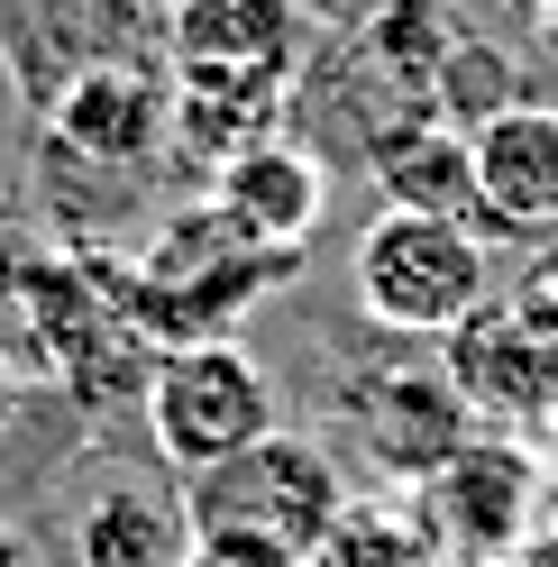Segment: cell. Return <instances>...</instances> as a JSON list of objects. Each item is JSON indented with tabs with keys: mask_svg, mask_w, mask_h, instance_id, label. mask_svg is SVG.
<instances>
[{
	"mask_svg": "<svg viewBox=\"0 0 558 567\" xmlns=\"http://www.w3.org/2000/svg\"><path fill=\"white\" fill-rule=\"evenodd\" d=\"M184 513H193V540H211V549H257V558H293L302 567L339 530L348 485H339V467H330L321 440L266 431L257 449L202 467L193 494H184Z\"/></svg>",
	"mask_w": 558,
	"mask_h": 567,
	"instance_id": "cell-1",
	"label": "cell"
},
{
	"mask_svg": "<svg viewBox=\"0 0 558 567\" xmlns=\"http://www.w3.org/2000/svg\"><path fill=\"white\" fill-rule=\"evenodd\" d=\"M348 284H358V311L375 330L458 339L495 302V247H485V229L440 220V210H375L358 257H348Z\"/></svg>",
	"mask_w": 558,
	"mask_h": 567,
	"instance_id": "cell-2",
	"label": "cell"
},
{
	"mask_svg": "<svg viewBox=\"0 0 558 567\" xmlns=\"http://www.w3.org/2000/svg\"><path fill=\"white\" fill-rule=\"evenodd\" d=\"M19 321L38 367L83 403H137L156 375V339L128 311V275L101 257H38L19 266Z\"/></svg>",
	"mask_w": 558,
	"mask_h": 567,
	"instance_id": "cell-3",
	"label": "cell"
},
{
	"mask_svg": "<svg viewBox=\"0 0 558 567\" xmlns=\"http://www.w3.org/2000/svg\"><path fill=\"white\" fill-rule=\"evenodd\" d=\"M137 412H147V440L165 467H220V457L238 449H257L266 431H285L275 421V384L266 367L248 358L238 339H193V348H165L156 375H147V394H137Z\"/></svg>",
	"mask_w": 558,
	"mask_h": 567,
	"instance_id": "cell-4",
	"label": "cell"
},
{
	"mask_svg": "<svg viewBox=\"0 0 558 567\" xmlns=\"http://www.w3.org/2000/svg\"><path fill=\"white\" fill-rule=\"evenodd\" d=\"M46 137H55V156H74V165H101V174H147V165L174 147V101H165V74H147L137 55L92 64V74H74V83L46 101Z\"/></svg>",
	"mask_w": 558,
	"mask_h": 567,
	"instance_id": "cell-5",
	"label": "cell"
},
{
	"mask_svg": "<svg viewBox=\"0 0 558 567\" xmlns=\"http://www.w3.org/2000/svg\"><path fill=\"white\" fill-rule=\"evenodd\" d=\"M422 522L431 540H448L458 558H513L540 522V467L513 440H467L448 467L422 485Z\"/></svg>",
	"mask_w": 558,
	"mask_h": 567,
	"instance_id": "cell-6",
	"label": "cell"
},
{
	"mask_svg": "<svg viewBox=\"0 0 558 567\" xmlns=\"http://www.w3.org/2000/svg\"><path fill=\"white\" fill-rule=\"evenodd\" d=\"M211 210L248 238V247H275V257H302V238L330 220V165L293 147L285 128L238 147L220 174H211Z\"/></svg>",
	"mask_w": 558,
	"mask_h": 567,
	"instance_id": "cell-7",
	"label": "cell"
},
{
	"mask_svg": "<svg viewBox=\"0 0 558 567\" xmlns=\"http://www.w3.org/2000/svg\"><path fill=\"white\" fill-rule=\"evenodd\" d=\"M467 147H476L485 238H540V229H558V111L549 101H513V111L476 120Z\"/></svg>",
	"mask_w": 558,
	"mask_h": 567,
	"instance_id": "cell-8",
	"label": "cell"
},
{
	"mask_svg": "<svg viewBox=\"0 0 558 567\" xmlns=\"http://www.w3.org/2000/svg\"><path fill=\"white\" fill-rule=\"evenodd\" d=\"M137 19H147L137 0H0V55H10L19 92L46 111L74 74L120 64V28Z\"/></svg>",
	"mask_w": 558,
	"mask_h": 567,
	"instance_id": "cell-9",
	"label": "cell"
},
{
	"mask_svg": "<svg viewBox=\"0 0 558 567\" xmlns=\"http://www.w3.org/2000/svg\"><path fill=\"white\" fill-rule=\"evenodd\" d=\"M165 64H238V74H302L311 19L302 0H174L156 19Z\"/></svg>",
	"mask_w": 558,
	"mask_h": 567,
	"instance_id": "cell-10",
	"label": "cell"
},
{
	"mask_svg": "<svg viewBox=\"0 0 558 567\" xmlns=\"http://www.w3.org/2000/svg\"><path fill=\"white\" fill-rule=\"evenodd\" d=\"M285 74H238V64H165V101H174V147L193 165H229L238 147L275 137L285 120Z\"/></svg>",
	"mask_w": 558,
	"mask_h": 567,
	"instance_id": "cell-11",
	"label": "cell"
},
{
	"mask_svg": "<svg viewBox=\"0 0 558 567\" xmlns=\"http://www.w3.org/2000/svg\"><path fill=\"white\" fill-rule=\"evenodd\" d=\"M358 421H366V449H375L385 476L431 485L448 457L467 449L476 403L458 394V375H394V384H375V394L358 403Z\"/></svg>",
	"mask_w": 558,
	"mask_h": 567,
	"instance_id": "cell-12",
	"label": "cell"
},
{
	"mask_svg": "<svg viewBox=\"0 0 558 567\" xmlns=\"http://www.w3.org/2000/svg\"><path fill=\"white\" fill-rule=\"evenodd\" d=\"M366 165H375V184H385V210H440V220L485 229L476 147H467L458 120H394V128H375Z\"/></svg>",
	"mask_w": 558,
	"mask_h": 567,
	"instance_id": "cell-13",
	"label": "cell"
},
{
	"mask_svg": "<svg viewBox=\"0 0 558 567\" xmlns=\"http://www.w3.org/2000/svg\"><path fill=\"white\" fill-rule=\"evenodd\" d=\"M74 558L83 567H184L193 558V513L165 504L156 485H92L74 513Z\"/></svg>",
	"mask_w": 558,
	"mask_h": 567,
	"instance_id": "cell-14",
	"label": "cell"
},
{
	"mask_svg": "<svg viewBox=\"0 0 558 567\" xmlns=\"http://www.w3.org/2000/svg\"><path fill=\"white\" fill-rule=\"evenodd\" d=\"M302 567H440V540H431L422 513H403L394 494H385V504H348L339 530Z\"/></svg>",
	"mask_w": 558,
	"mask_h": 567,
	"instance_id": "cell-15",
	"label": "cell"
},
{
	"mask_svg": "<svg viewBox=\"0 0 558 567\" xmlns=\"http://www.w3.org/2000/svg\"><path fill=\"white\" fill-rule=\"evenodd\" d=\"M366 47L385 55V74H403L412 92H431V83H440V55L458 47V38L440 28V10H431V0H394V10L366 28Z\"/></svg>",
	"mask_w": 558,
	"mask_h": 567,
	"instance_id": "cell-16",
	"label": "cell"
},
{
	"mask_svg": "<svg viewBox=\"0 0 558 567\" xmlns=\"http://www.w3.org/2000/svg\"><path fill=\"white\" fill-rule=\"evenodd\" d=\"M184 567H293V558H257V549H211V540H193Z\"/></svg>",
	"mask_w": 558,
	"mask_h": 567,
	"instance_id": "cell-17",
	"label": "cell"
},
{
	"mask_svg": "<svg viewBox=\"0 0 558 567\" xmlns=\"http://www.w3.org/2000/svg\"><path fill=\"white\" fill-rule=\"evenodd\" d=\"M0 567H46L38 540H19V530H0Z\"/></svg>",
	"mask_w": 558,
	"mask_h": 567,
	"instance_id": "cell-18",
	"label": "cell"
},
{
	"mask_svg": "<svg viewBox=\"0 0 558 567\" xmlns=\"http://www.w3.org/2000/svg\"><path fill=\"white\" fill-rule=\"evenodd\" d=\"M10 412H19V375H10V358H0V431H10Z\"/></svg>",
	"mask_w": 558,
	"mask_h": 567,
	"instance_id": "cell-19",
	"label": "cell"
},
{
	"mask_svg": "<svg viewBox=\"0 0 558 567\" xmlns=\"http://www.w3.org/2000/svg\"><path fill=\"white\" fill-rule=\"evenodd\" d=\"M137 10H147V19H165V10H174V0H137Z\"/></svg>",
	"mask_w": 558,
	"mask_h": 567,
	"instance_id": "cell-20",
	"label": "cell"
},
{
	"mask_svg": "<svg viewBox=\"0 0 558 567\" xmlns=\"http://www.w3.org/2000/svg\"><path fill=\"white\" fill-rule=\"evenodd\" d=\"M521 10H558V0H521Z\"/></svg>",
	"mask_w": 558,
	"mask_h": 567,
	"instance_id": "cell-21",
	"label": "cell"
}]
</instances>
